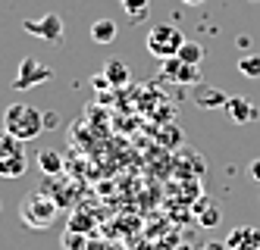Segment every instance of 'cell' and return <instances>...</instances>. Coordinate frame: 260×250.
I'll use <instances>...</instances> for the list:
<instances>
[{"label": "cell", "instance_id": "6da1fadb", "mask_svg": "<svg viewBox=\"0 0 260 250\" xmlns=\"http://www.w3.org/2000/svg\"><path fill=\"white\" fill-rule=\"evenodd\" d=\"M57 213H60V203L53 200L47 191H28V194L22 197V203H19V219L28 225V228H35V232H44V228H50V222L57 219Z\"/></svg>", "mask_w": 260, "mask_h": 250}, {"label": "cell", "instance_id": "3957f363", "mask_svg": "<svg viewBox=\"0 0 260 250\" xmlns=\"http://www.w3.org/2000/svg\"><path fill=\"white\" fill-rule=\"evenodd\" d=\"M182 44H185V34L179 31V25H170V22L154 25L151 31H147V38H144L147 53L157 56V60H170V56H176Z\"/></svg>", "mask_w": 260, "mask_h": 250}, {"label": "cell", "instance_id": "4316f807", "mask_svg": "<svg viewBox=\"0 0 260 250\" xmlns=\"http://www.w3.org/2000/svg\"><path fill=\"white\" fill-rule=\"evenodd\" d=\"M119 4H122V0H119Z\"/></svg>", "mask_w": 260, "mask_h": 250}, {"label": "cell", "instance_id": "44dd1931", "mask_svg": "<svg viewBox=\"0 0 260 250\" xmlns=\"http://www.w3.org/2000/svg\"><path fill=\"white\" fill-rule=\"evenodd\" d=\"M248 172H251V178H254V182H260V160H254V163L248 166Z\"/></svg>", "mask_w": 260, "mask_h": 250}, {"label": "cell", "instance_id": "484cf974", "mask_svg": "<svg viewBox=\"0 0 260 250\" xmlns=\"http://www.w3.org/2000/svg\"><path fill=\"white\" fill-rule=\"evenodd\" d=\"M226 250H232V247H226Z\"/></svg>", "mask_w": 260, "mask_h": 250}, {"label": "cell", "instance_id": "d6986e66", "mask_svg": "<svg viewBox=\"0 0 260 250\" xmlns=\"http://www.w3.org/2000/svg\"><path fill=\"white\" fill-rule=\"evenodd\" d=\"M63 247L66 250H88V235L66 228V232H63Z\"/></svg>", "mask_w": 260, "mask_h": 250}, {"label": "cell", "instance_id": "ac0fdd59", "mask_svg": "<svg viewBox=\"0 0 260 250\" xmlns=\"http://www.w3.org/2000/svg\"><path fill=\"white\" fill-rule=\"evenodd\" d=\"M104 75H107L110 85H125V82H128V69H125L122 63H116V60H110V63L104 66Z\"/></svg>", "mask_w": 260, "mask_h": 250}, {"label": "cell", "instance_id": "e0dca14e", "mask_svg": "<svg viewBox=\"0 0 260 250\" xmlns=\"http://www.w3.org/2000/svg\"><path fill=\"white\" fill-rule=\"evenodd\" d=\"M238 72L245 79H260V53H245L238 60Z\"/></svg>", "mask_w": 260, "mask_h": 250}, {"label": "cell", "instance_id": "2e32d148", "mask_svg": "<svg viewBox=\"0 0 260 250\" xmlns=\"http://www.w3.org/2000/svg\"><path fill=\"white\" fill-rule=\"evenodd\" d=\"M194 209L201 213V225H204V228H216V222L222 219L219 206H213V203H207V200H201V203H198Z\"/></svg>", "mask_w": 260, "mask_h": 250}, {"label": "cell", "instance_id": "7a4b0ae2", "mask_svg": "<svg viewBox=\"0 0 260 250\" xmlns=\"http://www.w3.org/2000/svg\"><path fill=\"white\" fill-rule=\"evenodd\" d=\"M4 128L19 141H31L44 131V113L31 103H13L4 113Z\"/></svg>", "mask_w": 260, "mask_h": 250}, {"label": "cell", "instance_id": "9a60e30c", "mask_svg": "<svg viewBox=\"0 0 260 250\" xmlns=\"http://www.w3.org/2000/svg\"><path fill=\"white\" fill-rule=\"evenodd\" d=\"M28 169V157H16L10 163H0V178H22Z\"/></svg>", "mask_w": 260, "mask_h": 250}, {"label": "cell", "instance_id": "d4e9b609", "mask_svg": "<svg viewBox=\"0 0 260 250\" xmlns=\"http://www.w3.org/2000/svg\"><path fill=\"white\" fill-rule=\"evenodd\" d=\"M0 209H4V203H0Z\"/></svg>", "mask_w": 260, "mask_h": 250}, {"label": "cell", "instance_id": "cb8c5ba5", "mask_svg": "<svg viewBox=\"0 0 260 250\" xmlns=\"http://www.w3.org/2000/svg\"><path fill=\"white\" fill-rule=\"evenodd\" d=\"M179 250H191V247H179Z\"/></svg>", "mask_w": 260, "mask_h": 250}, {"label": "cell", "instance_id": "ffe728a7", "mask_svg": "<svg viewBox=\"0 0 260 250\" xmlns=\"http://www.w3.org/2000/svg\"><path fill=\"white\" fill-rule=\"evenodd\" d=\"M91 225H94V219H91L88 213H82V209L69 216V228H72V232H82V235H88V232H91Z\"/></svg>", "mask_w": 260, "mask_h": 250}, {"label": "cell", "instance_id": "5bb4252c", "mask_svg": "<svg viewBox=\"0 0 260 250\" xmlns=\"http://www.w3.org/2000/svg\"><path fill=\"white\" fill-rule=\"evenodd\" d=\"M176 56H179L182 63H191V66H201V63H204V47H201L198 41H185V44L179 47V53H176Z\"/></svg>", "mask_w": 260, "mask_h": 250}, {"label": "cell", "instance_id": "ba28073f", "mask_svg": "<svg viewBox=\"0 0 260 250\" xmlns=\"http://www.w3.org/2000/svg\"><path fill=\"white\" fill-rule=\"evenodd\" d=\"M226 247L232 250H260V232L257 228H235V232H229L226 238Z\"/></svg>", "mask_w": 260, "mask_h": 250}, {"label": "cell", "instance_id": "83f0119b", "mask_svg": "<svg viewBox=\"0 0 260 250\" xmlns=\"http://www.w3.org/2000/svg\"><path fill=\"white\" fill-rule=\"evenodd\" d=\"M254 4H257V0H254Z\"/></svg>", "mask_w": 260, "mask_h": 250}, {"label": "cell", "instance_id": "7c38bea8", "mask_svg": "<svg viewBox=\"0 0 260 250\" xmlns=\"http://www.w3.org/2000/svg\"><path fill=\"white\" fill-rule=\"evenodd\" d=\"M38 166H41V172L50 178V175H63V157H60V150H41L38 153Z\"/></svg>", "mask_w": 260, "mask_h": 250}, {"label": "cell", "instance_id": "8fae6325", "mask_svg": "<svg viewBox=\"0 0 260 250\" xmlns=\"http://www.w3.org/2000/svg\"><path fill=\"white\" fill-rule=\"evenodd\" d=\"M116 34H119V25L113 19H98V22L91 25V41L94 44H113Z\"/></svg>", "mask_w": 260, "mask_h": 250}, {"label": "cell", "instance_id": "4fadbf2b", "mask_svg": "<svg viewBox=\"0 0 260 250\" xmlns=\"http://www.w3.org/2000/svg\"><path fill=\"white\" fill-rule=\"evenodd\" d=\"M122 10L128 22H144L151 13V0H122Z\"/></svg>", "mask_w": 260, "mask_h": 250}, {"label": "cell", "instance_id": "9c48e42d", "mask_svg": "<svg viewBox=\"0 0 260 250\" xmlns=\"http://www.w3.org/2000/svg\"><path fill=\"white\" fill-rule=\"evenodd\" d=\"M25 141H19L16 134H10L7 128L0 131V163H10V160H16V157H25V147H22Z\"/></svg>", "mask_w": 260, "mask_h": 250}, {"label": "cell", "instance_id": "52a82bcc", "mask_svg": "<svg viewBox=\"0 0 260 250\" xmlns=\"http://www.w3.org/2000/svg\"><path fill=\"white\" fill-rule=\"evenodd\" d=\"M226 113H229L238 125H248V122H257V119H260V110H257L248 97H241V94H235V97L226 100Z\"/></svg>", "mask_w": 260, "mask_h": 250}, {"label": "cell", "instance_id": "7402d4cb", "mask_svg": "<svg viewBox=\"0 0 260 250\" xmlns=\"http://www.w3.org/2000/svg\"><path fill=\"white\" fill-rule=\"evenodd\" d=\"M53 122H57V113H44V128H53Z\"/></svg>", "mask_w": 260, "mask_h": 250}, {"label": "cell", "instance_id": "603a6c76", "mask_svg": "<svg viewBox=\"0 0 260 250\" xmlns=\"http://www.w3.org/2000/svg\"><path fill=\"white\" fill-rule=\"evenodd\" d=\"M182 4H185V7H201L204 0H182Z\"/></svg>", "mask_w": 260, "mask_h": 250}, {"label": "cell", "instance_id": "5b68a950", "mask_svg": "<svg viewBox=\"0 0 260 250\" xmlns=\"http://www.w3.org/2000/svg\"><path fill=\"white\" fill-rule=\"evenodd\" d=\"M22 28L35 38H41V41H50V44H60L63 41V19L57 13H47L41 19H25Z\"/></svg>", "mask_w": 260, "mask_h": 250}, {"label": "cell", "instance_id": "277c9868", "mask_svg": "<svg viewBox=\"0 0 260 250\" xmlns=\"http://www.w3.org/2000/svg\"><path fill=\"white\" fill-rule=\"evenodd\" d=\"M50 79H53V69H50V66L38 63L35 56H25V60L19 63V75L13 79V88H16V91H28V88H35V85L50 82Z\"/></svg>", "mask_w": 260, "mask_h": 250}, {"label": "cell", "instance_id": "30bf717a", "mask_svg": "<svg viewBox=\"0 0 260 250\" xmlns=\"http://www.w3.org/2000/svg\"><path fill=\"white\" fill-rule=\"evenodd\" d=\"M226 100H229V94H222L219 88L198 85V97H194L198 106H204V110H216V106H226Z\"/></svg>", "mask_w": 260, "mask_h": 250}, {"label": "cell", "instance_id": "8992f818", "mask_svg": "<svg viewBox=\"0 0 260 250\" xmlns=\"http://www.w3.org/2000/svg\"><path fill=\"white\" fill-rule=\"evenodd\" d=\"M163 63V79H170L176 85H201V66L191 63H182L179 56H170V60H160Z\"/></svg>", "mask_w": 260, "mask_h": 250}]
</instances>
